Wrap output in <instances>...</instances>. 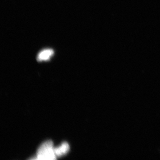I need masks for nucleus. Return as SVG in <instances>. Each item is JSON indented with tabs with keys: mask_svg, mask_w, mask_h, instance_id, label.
Here are the masks:
<instances>
[{
	"mask_svg": "<svg viewBox=\"0 0 160 160\" xmlns=\"http://www.w3.org/2000/svg\"><path fill=\"white\" fill-rule=\"evenodd\" d=\"M69 150V144L64 142L59 147L54 148L55 154L57 157H60L68 153Z\"/></svg>",
	"mask_w": 160,
	"mask_h": 160,
	"instance_id": "f03ea898",
	"label": "nucleus"
},
{
	"mask_svg": "<svg viewBox=\"0 0 160 160\" xmlns=\"http://www.w3.org/2000/svg\"><path fill=\"white\" fill-rule=\"evenodd\" d=\"M54 54V51L51 49H46L40 52L38 54L37 59L38 61H48Z\"/></svg>",
	"mask_w": 160,
	"mask_h": 160,
	"instance_id": "7ed1b4c3",
	"label": "nucleus"
},
{
	"mask_svg": "<svg viewBox=\"0 0 160 160\" xmlns=\"http://www.w3.org/2000/svg\"><path fill=\"white\" fill-rule=\"evenodd\" d=\"M37 160H54L57 159L55 154L53 143L50 140L46 141L42 143L37 152Z\"/></svg>",
	"mask_w": 160,
	"mask_h": 160,
	"instance_id": "f257e3e1",
	"label": "nucleus"
}]
</instances>
